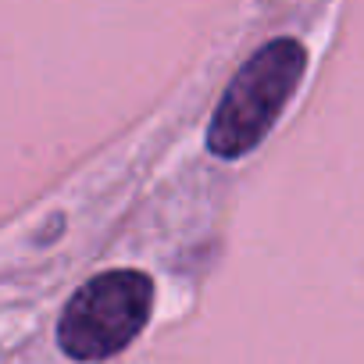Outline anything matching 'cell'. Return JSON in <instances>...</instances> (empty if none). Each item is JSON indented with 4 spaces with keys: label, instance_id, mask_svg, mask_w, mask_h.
Segmentation results:
<instances>
[{
    "label": "cell",
    "instance_id": "1",
    "mask_svg": "<svg viewBox=\"0 0 364 364\" xmlns=\"http://www.w3.org/2000/svg\"><path fill=\"white\" fill-rule=\"evenodd\" d=\"M304 72H307V50L293 36L268 40L261 50H254L225 86L211 114L208 150L225 161L250 154L293 100Z\"/></svg>",
    "mask_w": 364,
    "mask_h": 364
},
{
    "label": "cell",
    "instance_id": "2",
    "mask_svg": "<svg viewBox=\"0 0 364 364\" xmlns=\"http://www.w3.org/2000/svg\"><path fill=\"white\" fill-rule=\"evenodd\" d=\"M154 282L136 268L93 275L58 321V343L72 360H107L122 353L150 321Z\"/></svg>",
    "mask_w": 364,
    "mask_h": 364
}]
</instances>
